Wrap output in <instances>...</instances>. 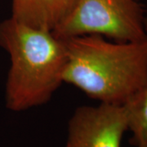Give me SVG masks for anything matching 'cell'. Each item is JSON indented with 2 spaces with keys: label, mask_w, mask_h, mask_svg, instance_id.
<instances>
[{
  "label": "cell",
  "mask_w": 147,
  "mask_h": 147,
  "mask_svg": "<svg viewBox=\"0 0 147 147\" xmlns=\"http://www.w3.org/2000/svg\"><path fill=\"white\" fill-rule=\"evenodd\" d=\"M64 41V83L100 103L123 105L147 85V38L118 42L88 34Z\"/></svg>",
  "instance_id": "obj_1"
},
{
  "label": "cell",
  "mask_w": 147,
  "mask_h": 147,
  "mask_svg": "<svg viewBox=\"0 0 147 147\" xmlns=\"http://www.w3.org/2000/svg\"><path fill=\"white\" fill-rule=\"evenodd\" d=\"M0 47L10 58L6 107L21 112L47 103L64 83L67 62L64 39L52 30L29 26L10 16L0 22Z\"/></svg>",
  "instance_id": "obj_2"
},
{
  "label": "cell",
  "mask_w": 147,
  "mask_h": 147,
  "mask_svg": "<svg viewBox=\"0 0 147 147\" xmlns=\"http://www.w3.org/2000/svg\"><path fill=\"white\" fill-rule=\"evenodd\" d=\"M127 130L123 105L79 106L68 122L66 147H121Z\"/></svg>",
  "instance_id": "obj_4"
},
{
  "label": "cell",
  "mask_w": 147,
  "mask_h": 147,
  "mask_svg": "<svg viewBox=\"0 0 147 147\" xmlns=\"http://www.w3.org/2000/svg\"><path fill=\"white\" fill-rule=\"evenodd\" d=\"M145 23H146V30L147 32V10L146 12V21H145Z\"/></svg>",
  "instance_id": "obj_7"
},
{
  "label": "cell",
  "mask_w": 147,
  "mask_h": 147,
  "mask_svg": "<svg viewBox=\"0 0 147 147\" xmlns=\"http://www.w3.org/2000/svg\"><path fill=\"white\" fill-rule=\"evenodd\" d=\"M127 127L131 132L130 143L136 147L147 144V85L123 104Z\"/></svg>",
  "instance_id": "obj_6"
},
{
  "label": "cell",
  "mask_w": 147,
  "mask_h": 147,
  "mask_svg": "<svg viewBox=\"0 0 147 147\" xmlns=\"http://www.w3.org/2000/svg\"><path fill=\"white\" fill-rule=\"evenodd\" d=\"M142 0H77L53 31L60 38L97 34L118 42L147 38Z\"/></svg>",
  "instance_id": "obj_3"
},
{
  "label": "cell",
  "mask_w": 147,
  "mask_h": 147,
  "mask_svg": "<svg viewBox=\"0 0 147 147\" xmlns=\"http://www.w3.org/2000/svg\"><path fill=\"white\" fill-rule=\"evenodd\" d=\"M77 0H11V17L34 28L52 30L68 16Z\"/></svg>",
  "instance_id": "obj_5"
},
{
  "label": "cell",
  "mask_w": 147,
  "mask_h": 147,
  "mask_svg": "<svg viewBox=\"0 0 147 147\" xmlns=\"http://www.w3.org/2000/svg\"><path fill=\"white\" fill-rule=\"evenodd\" d=\"M142 147H147V144L146 145H145V146H142Z\"/></svg>",
  "instance_id": "obj_8"
}]
</instances>
